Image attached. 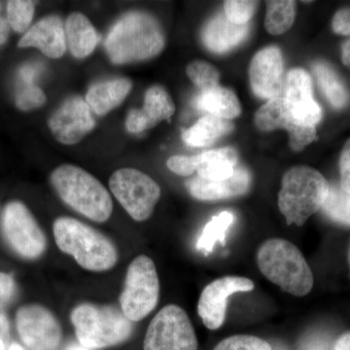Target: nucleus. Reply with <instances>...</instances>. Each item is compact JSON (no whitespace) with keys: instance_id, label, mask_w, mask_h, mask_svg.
Wrapping results in <instances>:
<instances>
[{"instance_id":"nucleus-14","label":"nucleus","mask_w":350,"mask_h":350,"mask_svg":"<svg viewBox=\"0 0 350 350\" xmlns=\"http://www.w3.org/2000/svg\"><path fill=\"white\" fill-rule=\"evenodd\" d=\"M94 125L91 108L80 96L68 98L49 120L54 137L66 145L78 144L94 130Z\"/></svg>"},{"instance_id":"nucleus-22","label":"nucleus","mask_w":350,"mask_h":350,"mask_svg":"<svg viewBox=\"0 0 350 350\" xmlns=\"http://www.w3.org/2000/svg\"><path fill=\"white\" fill-rule=\"evenodd\" d=\"M66 45L77 59H84L96 49L98 36L94 25L86 16L81 13H72L66 23Z\"/></svg>"},{"instance_id":"nucleus-25","label":"nucleus","mask_w":350,"mask_h":350,"mask_svg":"<svg viewBox=\"0 0 350 350\" xmlns=\"http://www.w3.org/2000/svg\"><path fill=\"white\" fill-rule=\"evenodd\" d=\"M232 130V125L229 120L207 114L200 118L194 126L184 131L182 138L190 146L204 147L213 144Z\"/></svg>"},{"instance_id":"nucleus-34","label":"nucleus","mask_w":350,"mask_h":350,"mask_svg":"<svg viewBox=\"0 0 350 350\" xmlns=\"http://www.w3.org/2000/svg\"><path fill=\"white\" fill-rule=\"evenodd\" d=\"M45 103V94L36 84L25 85L18 93L17 100H16L17 107L24 111L41 107Z\"/></svg>"},{"instance_id":"nucleus-18","label":"nucleus","mask_w":350,"mask_h":350,"mask_svg":"<svg viewBox=\"0 0 350 350\" xmlns=\"http://www.w3.org/2000/svg\"><path fill=\"white\" fill-rule=\"evenodd\" d=\"M19 47L38 48L45 56L57 59L66 51V31L57 16H49L36 23L21 38Z\"/></svg>"},{"instance_id":"nucleus-28","label":"nucleus","mask_w":350,"mask_h":350,"mask_svg":"<svg viewBox=\"0 0 350 350\" xmlns=\"http://www.w3.org/2000/svg\"><path fill=\"white\" fill-rule=\"evenodd\" d=\"M234 215L230 211H223L213 216L202 230L197 243V250L208 254L213 252L216 243H226V234L234 222Z\"/></svg>"},{"instance_id":"nucleus-16","label":"nucleus","mask_w":350,"mask_h":350,"mask_svg":"<svg viewBox=\"0 0 350 350\" xmlns=\"http://www.w3.org/2000/svg\"><path fill=\"white\" fill-rule=\"evenodd\" d=\"M283 59L276 46L264 48L253 57L250 68V86L256 96L273 100L282 93Z\"/></svg>"},{"instance_id":"nucleus-19","label":"nucleus","mask_w":350,"mask_h":350,"mask_svg":"<svg viewBox=\"0 0 350 350\" xmlns=\"http://www.w3.org/2000/svg\"><path fill=\"white\" fill-rule=\"evenodd\" d=\"M247 170L236 169L234 174L223 180H208L197 176L188 182L189 192L200 200H217L243 195L250 188Z\"/></svg>"},{"instance_id":"nucleus-24","label":"nucleus","mask_w":350,"mask_h":350,"mask_svg":"<svg viewBox=\"0 0 350 350\" xmlns=\"http://www.w3.org/2000/svg\"><path fill=\"white\" fill-rule=\"evenodd\" d=\"M196 107L202 111L225 120L234 119L241 112V103L236 94L219 85L213 89L200 91L196 100Z\"/></svg>"},{"instance_id":"nucleus-44","label":"nucleus","mask_w":350,"mask_h":350,"mask_svg":"<svg viewBox=\"0 0 350 350\" xmlns=\"http://www.w3.org/2000/svg\"><path fill=\"white\" fill-rule=\"evenodd\" d=\"M342 61L345 66H349L350 68V39L342 44Z\"/></svg>"},{"instance_id":"nucleus-47","label":"nucleus","mask_w":350,"mask_h":350,"mask_svg":"<svg viewBox=\"0 0 350 350\" xmlns=\"http://www.w3.org/2000/svg\"><path fill=\"white\" fill-rule=\"evenodd\" d=\"M349 269H350V246L349 250Z\"/></svg>"},{"instance_id":"nucleus-21","label":"nucleus","mask_w":350,"mask_h":350,"mask_svg":"<svg viewBox=\"0 0 350 350\" xmlns=\"http://www.w3.org/2000/svg\"><path fill=\"white\" fill-rule=\"evenodd\" d=\"M131 87L133 84L126 78L96 83L88 91L86 103L96 114H107L125 100Z\"/></svg>"},{"instance_id":"nucleus-46","label":"nucleus","mask_w":350,"mask_h":350,"mask_svg":"<svg viewBox=\"0 0 350 350\" xmlns=\"http://www.w3.org/2000/svg\"><path fill=\"white\" fill-rule=\"evenodd\" d=\"M8 350H25L23 349L22 347H21L20 345L16 344V342H13V344H11L9 345Z\"/></svg>"},{"instance_id":"nucleus-7","label":"nucleus","mask_w":350,"mask_h":350,"mask_svg":"<svg viewBox=\"0 0 350 350\" xmlns=\"http://www.w3.org/2000/svg\"><path fill=\"white\" fill-rule=\"evenodd\" d=\"M160 296V282L155 264L140 255L129 266L125 286L120 297L122 312L131 322L144 319L156 308Z\"/></svg>"},{"instance_id":"nucleus-8","label":"nucleus","mask_w":350,"mask_h":350,"mask_svg":"<svg viewBox=\"0 0 350 350\" xmlns=\"http://www.w3.org/2000/svg\"><path fill=\"white\" fill-rule=\"evenodd\" d=\"M110 190L135 221L147 220L161 197V188L149 175L135 169H120L110 177Z\"/></svg>"},{"instance_id":"nucleus-17","label":"nucleus","mask_w":350,"mask_h":350,"mask_svg":"<svg viewBox=\"0 0 350 350\" xmlns=\"http://www.w3.org/2000/svg\"><path fill=\"white\" fill-rule=\"evenodd\" d=\"M174 112V101L167 91L162 87H151L145 94L144 107L129 113L126 126L130 133H142L165 120H170Z\"/></svg>"},{"instance_id":"nucleus-4","label":"nucleus","mask_w":350,"mask_h":350,"mask_svg":"<svg viewBox=\"0 0 350 350\" xmlns=\"http://www.w3.org/2000/svg\"><path fill=\"white\" fill-rule=\"evenodd\" d=\"M62 200L78 213L94 222L103 223L111 216L113 202L105 186L81 167L64 165L51 176Z\"/></svg>"},{"instance_id":"nucleus-39","label":"nucleus","mask_w":350,"mask_h":350,"mask_svg":"<svg viewBox=\"0 0 350 350\" xmlns=\"http://www.w3.org/2000/svg\"><path fill=\"white\" fill-rule=\"evenodd\" d=\"M10 342V326L4 314H0V350H6Z\"/></svg>"},{"instance_id":"nucleus-9","label":"nucleus","mask_w":350,"mask_h":350,"mask_svg":"<svg viewBox=\"0 0 350 350\" xmlns=\"http://www.w3.org/2000/svg\"><path fill=\"white\" fill-rule=\"evenodd\" d=\"M144 350H198V340L187 313L169 305L152 319L144 340Z\"/></svg>"},{"instance_id":"nucleus-43","label":"nucleus","mask_w":350,"mask_h":350,"mask_svg":"<svg viewBox=\"0 0 350 350\" xmlns=\"http://www.w3.org/2000/svg\"><path fill=\"white\" fill-rule=\"evenodd\" d=\"M334 350H350V332L338 338Z\"/></svg>"},{"instance_id":"nucleus-26","label":"nucleus","mask_w":350,"mask_h":350,"mask_svg":"<svg viewBox=\"0 0 350 350\" xmlns=\"http://www.w3.org/2000/svg\"><path fill=\"white\" fill-rule=\"evenodd\" d=\"M312 69L320 89L332 107L337 109L344 108L349 103V94L337 72L325 62H317Z\"/></svg>"},{"instance_id":"nucleus-37","label":"nucleus","mask_w":350,"mask_h":350,"mask_svg":"<svg viewBox=\"0 0 350 350\" xmlns=\"http://www.w3.org/2000/svg\"><path fill=\"white\" fill-rule=\"evenodd\" d=\"M15 291L16 284L12 276L0 273V308L10 303Z\"/></svg>"},{"instance_id":"nucleus-36","label":"nucleus","mask_w":350,"mask_h":350,"mask_svg":"<svg viewBox=\"0 0 350 350\" xmlns=\"http://www.w3.org/2000/svg\"><path fill=\"white\" fill-rule=\"evenodd\" d=\"M340 187L350 193V138L345 144L340 159Z\"/></svg>"},{"instance_id":"nucleus-12","label":"nucleus","mask_w":350,"mask_h":350,"mask_svg":"<svg viewBox=\"0 0 350 350\" xmlns=\"http://www.w3.org/2000/svg\"><path fill=\"white\" fill-rule=\"evenodd\" d=\"M252 280L243 276H223L208 285L200 294L198 313L206 328L216 330L224 323L228 298L239 292L252 291Z\"/></svg>"},{"instance_id":"nucleus-30","label":"nucleus","mask_w":350,"mask_h":350,"mask_svg":"<svg viewBox=\"0 0 350 350\" xmlns=\"http://www.w3.org/2000/svg\"><path fill=\"white\" fill-rule=\"evenodd\" d=\"M34 2L12 0L7 2V20L10 27L17 32H24L31 25L34 15Z\"/></svg>"},{"instance_id":"nucleus-1","label":"nucleus","mask_w":350,"mask_h":350,"mask_svg":"<svg viewBox=\"0 0 350 350\" xmlns=\"http://www.w3.org/2000/svg\"><path fill=\"white\" fill-rule=\"evenodd\" d=\"M165 46L162 27L155 18L144 12L126 14L112 27L105 49L113 64L145 61L160 54Z\"/></svg>"},{"instance_id":"nucleus-23","label":"nucleus","mask_w":350,"mask_h":350,"mask_svg":"<svg viewBox=\"0 0 350 350\" xmlns=\"http://www.w3.org/2000/svg\"><path fill=\"white\" fill-rule=\"evenodd\" d=\"M198 176L208 180L229 178L236 170L238 154L232 147L204 152L196 156Z\"/></svg>"},{"instance_id":"nucleus-3","label":"nucleus","mask_w":350,"mask_h":350,"mask_svg":"<svg viewBox=\"0 0 350 350\" xmlns=\"http://www.w3.org/2000/svg\"><path fill=\"white\" fill-rule=\"evenodd\" d=\"M257 264L262 275L287 293L306 296L312 291L313 275L299 248L282 239L262 243L257 253Z\"/></svg>"},{"instance_id":"nucleus-27","label":"nucleus","mask_w":350,"mask_h":350,"mask_svg":"<svg viewBox=\"0 0 350 350\" xmlns=\"http://www.w3.org/2000/svg\"><path fill=\"white\" fill-rule=\"evenodd\" d=\"M265 27L269 33L280 36L289 31L296 17V2L292 0H271L266 2Z\"/></svg>"},{"instance_id":"nucleus-31","label":"nucleus","mask_w":350,"mask_h":350,"mask_svg":"<svg viewBox=\"0 0 350 350\" xmlns=\"http://www.w3.org/2000/svg\"><path fill=\"white\" fill-rule=\"evenodd\" d=\"M188 77L192 80L196 86L200 88V91L213 89L218 86L220 75L217 69L211 64L204 61H195L187 66Z\"/></svg>"},{"instance_id":"nucleus-42","label":"nucleus","mask_w":350,"mask_h":350,"mask_svg":"<svg viewBox=\"0 0 350 350\" xmlns=\"http://www.w3.org/2000/svg\"><path fill=\"white\" fill-rule=\"evenodd\" d=\"M10 25L7 20V15L3 12V5L0 2V45H2L8 38Z\"/></svg>"},{"instance_id":"nucleus-33","label":"nucleus","mask_w":350,"mask_h":350,"mask_svg":"<svg viewBox=\"0 0 350 350\" xmlns=\"http://www.w3.org/2000/svg\"><path fill=\"white\" fill-rule=\"evenodd\" d=\"M214 350H273L271 345L254 336L237 335L225 338Z\"/></svg>"},{"instance_id":"nucleus-29","label":"nucleus","mask_w":350,"mask_h":350,"mask_svg":"<svg viewBox=\"0 0 350 350\" xmlns=\"http://www.w3.org/2000/svg\"><path fill=\"white\" fill-rule=\"evenodd\" d=\"M322 209L335 222L350 226V193L345 192L340 186H330Z\"/></svg>"},{"instance_id":"nucleus-2","label":"nucleus","mask_w":350,"mask_h":350,"mask_svg":"<svg viewBox=\"0 0 350 350\" xmlns=\"http://www.w3.org/2000/svg\"><path fill=\"white\" fill-rule=\"evenodd\" d=\"M57 247L75 258L83 269L105 271L118 261V252L107 237L75 218H57L53 225Z\"/></svg>"},{"instance_id":"nucleus-45","label":"nucleus","mask_w":350,"mask_h":350,"mask_svg":"<svg viewBox=\"0 0 350 350\" xmlns=\"http://www.w3.org/2000/svg\"><path fill=\"white\" fill-rule=\"evenodd\" d=\"M68 350H91L87 349V347H83L82 345H72L71 347H69Z\"/></svg>"},{"instance_id":"nucleus-11","label":"nucleus","mask_w":350,"mask_h":350,"mask_svg":"<svg viewBox=\"0 0 350 350\" xmlns=\"http://www.w3.org/2000/svg\"><path fill=\"white\" fill-rule=\"evenodd\" d=\"M16 324L21 338L31 350H56L61 344V325L42 306H22L16 315Z\"/></svg>"},{"instance_id":"nucleus-10","label":"nucleus","mask_w":350,"mask_h":350,"mask_svg":"<svg viewBox=\"0 0 350 350\" xmlns=\"http://www.w3.org/2000/svg\"><path fill=\"white\" fill-rule=\"evenodd\" d=\"M2 232L16 254L27 260H36L45 252V234L31 211L21 202H11L2 215Z\"/></svg>"},{"instance_id":"nucleus-13","label":"nucleus","mask_w":350,"mask_h":350,"mask_svg":"<svg viewBox=\"0 0 350 350\" xmlns=\"http://www.w3.org/2000/svg\"><path fill=\"white\" fill-rule=\"evenodd\" d=\"M255 124L259 130L271 131L283 129L289 135L290 148L295 152L304 150L308 145L317 140L315 126L301 125L292 116L282 94L269 100L260 107L255 114Z\"/></svg>"},{"instance_id":"nucleus-5","label":"nucleus","mask_w":350,"mask_h":350,"mask_svg":"<svg viewBox=\"0 0 350 350\" xmlns=\"http://www.w3.org/2000/svg\"><path fill=\"white\" fill-rule=\"evenodd\" d=\"M329 189L325 177L312 167L298 165L288 170L278 193V207L287 224H305L324 206Z\"/></svg>"},{"instance_id":"nucleus-15","label":"nucleus","mask_w":350,"mask_h":350,"mask_svg":"<svg viewBox=\"0 0 350 350\" xmlns=\"http://www.w3.org/2000/svg\"><path fill=\"white\" fill-rule=\"evenodd\" d=\"M282 96L285 105L301 125L315 126L322 118V110L313 100L312 78L306 70H290L283 82Z\"/></svg>"},{"instance_id":"nucleus-41","label":"nucleus","mask_w":350,"mask_h":350,"mask_svg":"<svg viewBox=\"0 0 350 350\" xmlns=\"http://www.w3.org/2000/svg\"><path fill=\"white\" fill-rule=\"evenodd\" d=\"M39 68L33 64H27V66H23L20 70V76L22 81L25 85L34 84V79L38 76Z\"/></svg>"},{"instance_id":"nucleus-38","label":"nucleus","mask_w":350,"mask_h":350,"mask_svg":"<svg viewBox=\"0 0 350 350\" xmlns=\"http://www.w3.org/2000/svg\"><path fill=\"white\" fill-rule=\"evenodd\" d=\"M332 27L336 33L350 36V7L338 11L332 21Z\"/></svg>"},{"instance_id":"nucleus-35","label":"nucleus","mask_w":350,"mask_h":350,"mask_svg":"<svg viewBox=\"0 0 350 350\" xmlns=\"http://www.w3.org/2000/svg\"><path fill=\"white\" fill-rule=\"evenodd\" d=\"M167 167L175 174L189 176L197 170L196 156H174L167 160Z\"/></svg>"},{"instance_id":"nucleus-32","label":"nucleus","mask_w":350,"mask_h":350,"mask_svg":"<svg viewBox=\"0 0 350 350\" xmlns=\"http://www.w3.org/2000/svg\"><path fill=\"white\" fill-rule=\"evenodd\" d=\"M259 2L250 0H228L224 3V14L232 23L237 25L248 24L254 15Z\"/></svg>"},{"instance_id":"nucleus-40","label":"nucleus","mask_w":350,"mask_h":350,"mask_svg":"<svg viewBox=\"0 0 350 350\" xmlns=\"http://www.w3.org/2000/svg\"><path fill=\"white\" fill-rule=\"evenodd\" d=\"M301 350H330V345L325 338L314 337L306 340Z\"/></svg>"},{"instance_id":"nucleus-6","label":"nucleus","mask_w":350,"mask_h":350,"mask_svg":"<svg viewBox=\"0 0 350 350\" xmlns=\"http://www.w3.org/2000/svg\"><path fill=\"white\" fill-rule=\"evenodd\" d=\"M70 319L80 344L89 349L121 344L133 332L131 320L110 306L82 304L72 310Z\"/></svg>"},{"instance_id":"nucleus-20","label":"nucleus","mask_w":350,"mask_h":350,"mask_svg":"<svg viewBox=\"0 0 350 350\" xmlns=\"http://www.w3.org/2000/svg\"><path fill=\"white\" fill-rule=\"evenodd\" d=\"M250 32V25H237L220 14L213 18L202 31L204 45L211 52L225 53L243 42Z\"/></svg>"}]
</instances>
